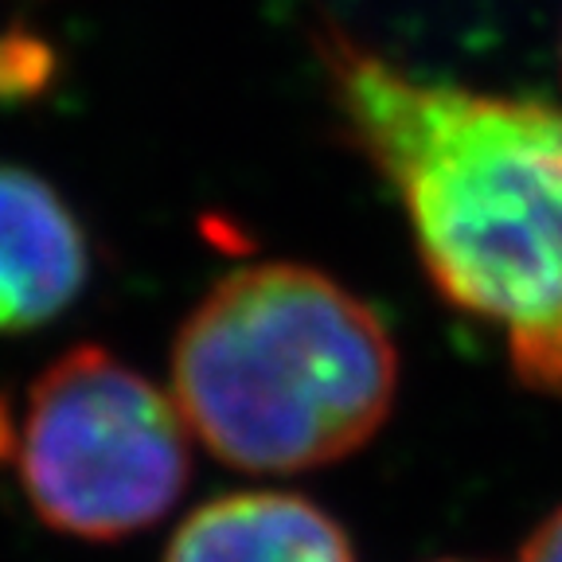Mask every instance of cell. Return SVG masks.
<instances>
[{"label": "cell", "mask_w": 562, "mask_h": 562, "mask_svg": "<svg viewBox=\"0 0 562 562\" xmlns=\"http://www.w3.org/2000/svg\"><path fill=\"white\" fill-rule=\"evenodd\" d=\"M321 52L438 293L501 328L527 386L562 395V110L418 79L340 32Z\"/></svg>", "instance_id": "1"}, {"label": "cell", "mask_w": 562, "mask_h": 562, "mask_svg": "<svg viewBox=\"0 0 562 562\" xmlns=\"http://www.w3.org/2000/svg\"><path fill=\"white\" fill-rule=\"evenodd\" d=\"M395 383L383 321L293 262L215 281L172 348V398L188 430L246 473H301L356 453L391 414Z\"/></svg>", "instance_id": "2"}, {"label": "cell", "mask_w": 562, "mask_h": 562, "mask_svg": "<svg viewBox=\"0 0 562 562\" xmlns=\"http://www.w3.org/2000/svg\"><path fill=\"white\" fill-rule=\"evenodd\" d=\"M188 422L114 351L82 344L35 379L20 430V481L55 531L130 539L172 512L192 481Z\"/></svg>", "instance_id": "3"}, {"label": "cell", "mask_w": 562, "mask_h": 562, "mask_svg": "<svg viewBox=\"0 0 562 562\" xmlns=\"http://www.w3.org/2000/svg\"><path fill=\"white\" fill-rule=\"evenodd\" d=\"M90 246L47 180L0 165V333H32L79 297Z\"/></svg>", "instance_id": "4"}, {"label": "cell", "mask_w": 562, "mask_h": 562, "mask_svg": "<svg viewBox=\"0 0 562 562\" xmlns=\"http://www.w3.org/2000/svg\"><path fill=\"white\" fill-rule=\"evenodd\" d=\"M165 562H356L344 527L293 492H235L180 524Z\"/></svg>", "instance_id": "5"}, {"label": "cell", "mask_w": 562, "mask_h": 562, "mask_svg": "<svg viewBox=\"0 0 562 562\" xmlns=\"http://www.w3.org/2000/svg\"><path fill=\"white\" fill-rule=\"evenodd\" d=\"M55 59L35 35H0V98H32L52 79Z\"/></svg>", "instance_id": "6"}, {"label": "cell", "mask_w": 562, "mask_h": 562, "mask_svg": "<svg viewBox=\"0 0 562 562\" xmlns=\"http://www.w3.org/2000/svg\"><path fill=\"white\" fill-rule=\"evenodd\" d=\"M519 562H562V508L527 536Z\"/></svg>", "instance_id": "7"}, {"label": "cell", "mask_w": 562, "mask_h": 562, "mask_svg": "<svg viewBox=\"0 0 562 562\" xmlns=\"http://www.w3.org/2000/svg\"><path fill=\"white\" fill-rule=\"evenodd\" d=\"M12 418H9V406H4V398H0V457L12 453Z\"/></svg>", "instance_id": "8"}]
</instances>
